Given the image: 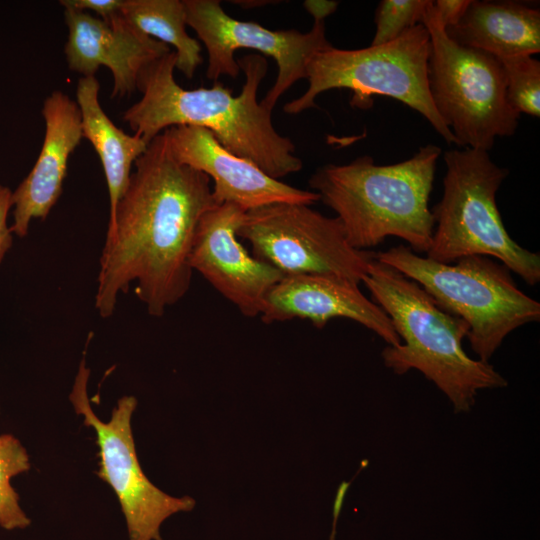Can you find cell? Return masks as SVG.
I'll list each match as a JSON object with an SVG mask.
<instances>
[{"label":"cell","mask_w":540,"mask_h":540,"mask_svg":"<svg viewBox=\"0 0 540 540\" xmlns=\"http://www.w3.org/2000/svg\"><path fill=\"white\" fill-rule=\"evenodd\" d=\"M375 259L418 283L440 308L465 321L471 349L483 362L509 333L540 320V303L517 287L505 265L488 256H466L451 265L398 245L375 253Z\"/></svg>","instance_id":"cell-5"},{"label":"cell","mask_w":540,"mask_h":540,"mask_svg":"<svg viewBox=\"0 0 540 540\" xmlns=\"http://www.w3.org/2000/svg\"><path fill=\"white\" fill-rule=\"evenodd\" d=\"M305 9L311 14L314 20L325 21L326 17L334 13L338 7L336 1L308 0L304 2Z\"/></svg>","instance_id":"cell-26"},{"label":"cell","mask_w":540,"mask_h":540,"mask_svg":"<svg viewBox=\"0 0 540 540\" xmlns=\"http://www.w3.org/2000/svg\"><path fill=\"white\" fill-rule=\"evenodd\" d=\"M123 0H61L59 3L64 8H71L78 11H92L108 21L119 12Z\"/></svg>","instance_id":"cell-23"},{"label":"cell","mask_w":540,"mask_h":540,"mask_svg":"<svg viewBox=\"0 0 540 540\" xmlns=\"http://www.w3.org/2000/svg\"><path fill=\"white\" fill-rule=\"evenodd\" d=\"M470 2L471 0H437L433 1V11L445 29L460 21Z\"/></svg>","instance_id":"cell-24"},{"label":"cell","mask_w":540,"mask_h":540,"mask_svg":"<svg viewBox=\"0 0 540 540\" xmlns=\"http://www.w3.org/2000/svg\"><path fill=\"white\" fill-rule=\"evenodd\" d=\"M440 155L441 148L433 144L389 165L363 155L347 164L319 167L308 184L337 214L353 248L366 251L395 236L413 252L427 253L435 227L428 203Z\"/></svg>","instance_id":"cell-3"},{"label":"cell","mask_w":540,"mask_h":540,"mask_svg":"<svg viewBox=\"0 0 540 540\" xmlns=\"http://www.w3.org/2000/svg\"><path fill=\"white\" fill-rule=\"evenodd\" d=\"M362 282L404 341L381 353L395 374L420 371L446 395L455 413L468 412L479 390L507 386L493 365L464 351L462 342L469 332L465 321L440 308L418 283L375 257Z\"/></svg>","instance_id":"cell-4"},{"label":"cell","mask_w":540,"mask_h":540,"mask_svg":"<svg viewBox=\"0 0 540 540\" xmlns=\"http://www.w3.org/2000/svg\"><path fill=\"white\" fill-rule=\"evenodd\" d=\"M259 317L265 324L308 320L319 329L332 319L346 318L373 331L389 346L401 344L387 313L367 299L357 284L334 276L282 277L268 292Z\"/></svg>","instance_id":"cell-15"},{"label":"cell","mask_w":540,"mask_h":540,"mask_svg":"<svg viewBox=\"0 0 540 540\" xmlns=\"http://www.w3.org/2000/svg\"><path fill=\"white\" fill-rule=\"evenodd\" d=\"M163 132L178 162L209 177L216 204H233L247 212L273 203L311 206L320 201L316 192L274 179L250 160L233 154L205 128L174 126Z\"/></svg>","instance_id":"cell-13"},{"label":"cell","mask_w":540,"mask_h":540,"mask_svg":"<svg viewBox=\"0 0 540 540\" xmlns=\"http://www.w3.org/2000/svg\"><path fill=\"white\" fill-rule=\"evenodd\" d=\"M29 469V455L20 441L11 434L0 435V527L7 531L25 529L31 524L10 482Z\"/></svg>","instance_id":"cell-20"},{"label":"cell","mask_w":540,"mask_h":540,"mask_svg":"<svg viewBox=\"0 0 540 540\" xmlns=\"http://www.w3.org/2000/svg\"><path fill=\"white\" fill-rule=\"evenodd\" d=\"M431 0H382L375 11L376 31L370 46L389 43L422 24Z\"/></svg>","instance_id":"cell-22"},{"label":"cell","mask_w":540,"mask_h":540,"mask_svg":"<svg viewBox=\"0 0 540 540\" xmlns=\"http://www.w3.org/2000/svg\"><path fill=\"white\" fill-rule=\"evenodd\" d=\"M444 161V191L431 210L437 226L427 258L451 264L466 256H491L528 285L538 284L540 255L510 237L497 207L496 193L508 170L488 151L468 147L445 152Z\"/></svg>","instance_id":"cell-6"},{"label":"cell","mask_w":540,"mask_h":540,"mask_svg":"<svg viewBox=\"0 0 540 540\" xmlns=\"http://www.w3.org/2000/svg\"><path fill=\"white\" fill-rule=\"evenodd\" d=\"M12 206V191L0 185V263L12 246L13 233L7 225L8 213Z\"/></svg>","instance_id":"cell-25"},{"label":"cell","mask_w":540,"mask_h":540,"mask_svg":"<svg viewBox=\"0 0 540 540\" xmlns=\"http://www.w3.org/2000/svg\"><path fill=\"white\" fill-rule=\"evenodd\" d=\"M237 234L256 258L284 276L328 275L359 285L375 257L348 243L338 218L305 204L281 202L247 211Z\"/></svg>","instance_id":"cell-9"},{"label":"cell","mask_w":540,"mask_h":540,"mask_svg":"<svg viewBox=\"0 0 540 540\" xmlns=\"http://www.w3.org/2000/svg\"><path fill=\"white\" fill-rule=\"evenodd\" d=\"M444 30L456 44L496 57L540 52V10L521 2L471 0L460 21Z\"/></svg>","instance_id":"cell-17"},{"label":"cell","mask_w":540,"mask_h":540,"mask_svg":"<svg viewBox=\"0 0 540 540\" xmlns=\"http://www.w3.org/2000/svg\"><path fill=\"white\" fill-rule=\"evenodd\" d=\"M246 211L233 204H215L197 225L189 266L244 316L259 317L271 288L284 275L250 254L240 243L238 229Z\"/></svg>","instance_id":"cell-12"},{"label":"cell","mask_w":540,"mask_h":540,"mask_svg":"<svg viewBox=\"0 0 540 540\" xmlns=\"http://www.w3.org/2000/svg\"><path fill=\"white\" fill-rule=\"evenodd\" d=\"M45 135L39 156L27 177L12 192V233L25 237L33 218L45 220L61 196L71 153L82 139L76 101L54 91L43 103Z\"/></svg>","instance_id":"cell-16"},{"label":"cell","mask_w":540,"mask_h":540,"mask_svg":"<svg viewBox=\"0 0 540 540\" xmlns=\"http://www.w3.org/2000/svg\"><path fill=\"white\" fill-rule=\"evenodd\" d=\"M422 24L430 35L428 88L437 113L457 146L489 151L497 137L515 133L520 116L506 100L500 60L453 42L437 19L433 2Z\"/></svg>","instance_id":"cell-8"},{"label":"cell","mask_w":540,"mask_h":540,"mask_svg":"<svg viewBox=\"0 0 540 540\" xmlns=\"http://www.w3.org/2000/svg\"><path fill=\"white\" fill-rule=\"evenodd\" d=\"M128 186L108 220L95 308L109 318L118 294H135L154 317L180 301L191 284L189 254L203 214L216 203L211 180L172 155L164 132L134 163Z\"/></svg>","instance_id":"cell-1"},{"label":"cell","mask_w":540,"mask_h":540,"mask_svg":"<svg viewBox=\"0 0 540 540\" xmlns=\"http://www.w3.org/2000/svg\"><path fill=\"white\" fill-rule=\"evenodd\" d=\"M90 370L82 358L69 395L76 414L93 428L99 456V477L114 491L126 522L129 540H162L160 528L170 516L189 512L195 500L174 497L144 474L137 457L131 419L137 406L134 396L117 401L111 418L104 422L94 413L87 393Z\"/></svg>","instance_id":"cell-10"},{"label":"cell","mask_w":540,"mask_h":540,"mask_svg":"<svg viewBox=\"0 0 540 540\" xmlns=\"http://www.w3.org/2000/svg\"><path fill=\"white\" fill-rule=\"evenodd\" d=\"M237 63L245 74L238 96L220 82L189 90L174 78L176 54L171 51L142 68L137 78L142 97L125 111L123 120L146 143L170 127L198 126L274 179L300 171L303 163L294 143L277 132L271 111L257 99L258 87L268 71L266 58L247 54Z\"/></svg>","instance_id":"cell-2"},{"label":"cell","mask_w":540,"mask_h":540,"mask_svg":"<svg viewBox=\"0 0 540 540\" xmlns=\"http://www.w3.org/2000/svg\"><path fill=\"white\" fill-rule=\"evenodd\" d=\"M505 77L506 100L518 114L540 115V62L532 55L497 57Z\"/></svg>","instance_id":"cell-21"},{"label":"cell","mask_w":540,"mask_h":540,"mask_svg":"<svg viewBox=\"0 0 540 540\" xmlns=\"http://www.w3.org/2000/svg\"><path fill=\"white\" fill-rule=\"evenodd\" d=\"M99 89L95 76H82L77 83L76 102L81 114L82 138L92 144L103 166L111 216L128 186L132 166L148 143L135 134L125 133L111 121L100 105Z\"/></svg>","instance_id":"cell-18"},{"label":"cell","mask_w":540,"mask_h":540,"mask_svg":"<svg viewBox=\"0 0 540 540\" xmlns=\"http://www.w3.org/2000/svg\"><path fill=\"white\" fill-rule=\"evenodd\" d=\"M64 16L69 68L84 77L94 76L100 66L109 68L114 80L112 98L132 94L142 68L171 52L168 45L132 27L120 12L108 21L71 8H65Z\"/></svg>","instance_id":"cell-14"},{"label":"cell","mask_w":540,"mask_h":540,"mask_svg":"<svg viewBox=\"0 0 540 540\" xmlns=\"http://www.w3.org/2000/svg\"><path fill=\"white\" fill-rule=\"evenodd\" d=\"M429 54L430 35L423 24L380 46L345 50L332 45L313 56L307 67V90L283 110L295 115L316 108L317 96L331 89L352 90L351 104L357 106L371 95H384L420 113L448 144H456L430 96Z\"/></svg>","instance_id":"cell-7"},{"label":"cell","mask_w":540,"mask_h":540,"mask_svg":"<svg viewBox=\"0 0 540 540\" xmlns=\"http://www.w3.org/2000/svg\"><path fill=\"white\" fill-rule=\"evenodd\" d=\"M121 16L135 29L166 45L173 46L176 65L191 79L202 64V47L186 31L183 0H123Z\"/></svg>","instance_id":"cell-19"},{"label":"cell","mask_w":540,"mask_h":540,"mask_svg":"<svg viewBox=\"0 0 540 540\" xmlns=\"http://www.w3.org/2000/svg\"><path fill=\"white\" fill-rule=\"evenodd\" d=\"M183 3L187 25L207 50L208 79L217 82L221 76L236 78L240 67L234 53L239 49L254 50L276 62V80L260 101L271 112L292 85L306 79L313 56L332 46L326 38L323 20H314L306 33L295 29L271 30L256 22L229 16L218 0H183Z\"/></svg>","instance_id":"cell-11"},{"label":"cell","mask_w":540,"mask_h":540,"mask_svg":"<svg viewBox=\"0 0 540 540\" xmlns=\"http://www.w3.org/2000/svg\"><path fill=\"white\" fill-rule=\"evenodd\" d=\"M334 537H335V524H334V527H333V530H332L330 540H334Z\"/></svg>","instance_id":"cell-27"}]
</instances>
